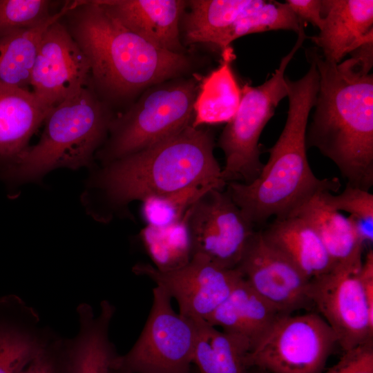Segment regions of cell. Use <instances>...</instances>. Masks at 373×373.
I'll list each match as a JSON object with an SVG mask.
<instances>
[{
	"label": "cell",
	"mask_w": 373,
	"mask_h": 373,
	"mask_svg": "<svg viewBox=\"0 0 373 373\" xmlns=\"http://www.w3.org/2000/svg\"><path fill=\"white\" fill-rule=\"evenodd\" d=\"M322 4L323 26L310 39L326 59L340 63L373 39L372 0H322Z\"/></svg>",
	"instance_id": "18"
},
{
	"label": "cell",
	"mask_w": 373,
	"mask_h": 373,
	"mask_svg": "<svg viewBox=\"0 0 373 373\" xmlns=\"http://www.w3.org/2000/svg\"><path fill=\"white\" fill-rule=\"evenodd\" d=\"M79 329L72 338H63V373H112L120 356L109 338V327L115 308L106 300L95 315L88 303L77 307Z\"/></svg>",
	"instance_id": "15"
},
{
	"label": "cell",
	"mask_w": 373,
	"mask_h": 373,
	"mask_svg": "<svg viewBox=\"0 0 373 373\" xmlns=\"http://www.w3.org/2000/svg\"><path fill=\"white\" fill-rule=\"evenodd\" d=\"M250 286L283 315L312 305L310 282L288 258L255 231L236 267Z\"/></svg>",
	"instance_id": "13"
},
{
	"label": "cell",
	"mask_w": 373,
	"mask_h": 373,
	"mask_svg": "<svg viewBox=\"0 0 373 373\" xmlns=\"http://www.w3.org/2000/svg\"><path fill=\"white\" fill-rule=\"evenodd\" d=\"M221 52L220 66L206 77H198L199 88L193 105V127L227 123L238 110L241 88L231 65L235 55L231 46Z\"/></svg>",
	"instance_id": "23"
},
{
	"label": "cell",
	"mask_w": 373,
	"mask_h": 373,
	"mask_svg": "<svg viewBox=\"0 0 373 373\" xmlns=\"http://www.w3.org/2000/svg\"><path fill=\"white\" fill-rule=\"evenodd\" d=\"M184 218L192 256H202L224 268L237 267L255 225L227 191H208L187 210Z\"/></svg>",
	"instance_id": "10"
},
{
	"label": "cell",
	"mask_w": 373,
	"mask_h": 373,
	"mask_svg": "<svg viewBox=\"0 0 373 373\" xmlns=\"http://www.w3.org/2000/svg\"><path fill=\"white\" fill-rule=\"evenodd\" d=\"M114 117L88 84L50 111L38 142L2 180L17 186L41 180L57 169L92 167Z\"/></svg>",
	"instance_id": "5"
},
{
	"label": "cell",
	"mask_w": 373,
	"mask_h": 373,
	"mask_svg": "<svg viewBox=\"0 0 373 373\" xmlns=\"http://www.w3.org/2000/svg\"><path fill=\"white\" fill-rule=\"evenodd\" d=\"M296 44L272 75L257 86L245 84L241 88L238 110L227 123L218 140L225 157L222 178L227 184H249L260 175L264 164L260 160L259 139L279 102L287 96L285 72L307 35L304 26L297 32Z\"/></svg>",
	"instance_id": "7"
},
{
	"label": "cell",
	"mask_w": 373,
	"mask_h": 373,
	"mask_svg": "<svg viewBox=\"0 0 373 373\" xmlns=\"http://www.w3.org/2000/svg\"><path fill=\"white\" fill-rule=\"evenodd\" d=\"M207 128L187 126L150 147L111 162L95 171L83 195L97 220L129 203L144 202L195 187L223 189L226 183Z\"/></svg>",
	"instance_id": "2"
},
{
	"label": "cell",
	"mask_w": 373,
	"mask_h": 373,
	"mask_svg": "<svg viewBox=\"0 0 373 373\" xmlns=\"http://www.w3.org/2000/svg\"><path fill=\"white\" fill-rule=\"evenodd\" d=\"M300 79L285 76L289 108L284 128L267 151L269 160L253 182H231L227 192L255 226L271 217L284 218L319 192H336L341 184L337 178H317L307 156L306 131L319 86L315 63Z\"/></svg>",
	"instance_id": "4"
},
{
	"label": "cell",
	"mask_w": 373,
	"mask_h": 373,
	"mask_svg": "<svg viewBox=\"0 0 373 373\" xmlns=\"http://www.w3.org/2000/svg\"><path fill=\"white\" fill-rule=\"evenodd\" d=\"M133 271L164 289L177 301L179 314L191 320L206 319L243 278L237 268L222 267L200 255L171 271H162L147 263L135 265Z\"/></svg>",
	"instance_id": "12"
},
{
	"label": "cell",
	"mask_w": 373,
	"mask_h": 373,
	"mask_svg": "<svg viewBox=\"0 0 373 373\" xmlns=\"http://www.w3.org/2000/svg\"><path fill=\"white\" fill-rule=\"evenodd\" d=\"M292 12L303 22H309L321 29L323 24L322 0H287Z\"/></svg>",
	"instance_id": "34"
},
{
	"label": "cell",
	"mask_w": 373,
	"mask_h": 373,
	"mask_svg": "<svg viewBox=\"0 0 373 373\" xmlns=\"http://www.w3.org/2000/svg\"><path fill=\"white\" fill-rule=\"evenodd\" d=\"M120 358H121V356H120ZM112 373H133V372H131L127 370L126 369H125L124 367H123L122 366V365H121V362H120V359H119V363L114 368Z\"/></svg>",
	"instance_id": "35"
},
{
	"label": "cell",
	"mask_w": 373,
	"mask_h": 373,
	"mask_svg": "<svg viewBox=\"0 0 373 373\" xmlns=\"http://www.w3.org/2000/svg\"><path fill=\"white\" fill-rule=\"evenodd\" d=\"M248 373H269V372L256 367H251L249 369Z\"/></svg>",
	"instance_id": "36"
},
{
	"label": "cell",
	"mask_w": 373,
	"mask_h": 373,
	"mask_svg": "<svg viewBox=\"0 0 373 373\" xmlns=\"http://www.w3.org/2000/svg\"><path fill=\"white\" fill-rule=\"evenodd\" d=\"M198 77L157 84L113 119L95 157L102 165L159 143L193 124Z\"/></svg>",
	"instance_id": "6"
},
{
	"label": "cell",
	"mask_w": 373,
	"mask_h": 373,
	"mask_svg": "<svg viewBox=\"0 0 373 373\" xmlns=\"http://www.w3.org/2000/svg\"><path fill=\"white\" fill-rule=\"evenodd\" d=\"M323 373H373V339L346 352Z\"/></svg>",
	"instance_id": "32"
},
{
	"label": "cell",
	"mask_w": 373,
	"mask_h": 373,
	"mask_svg": "<svg viewBox=\"0 0 373 373\" xmlns=\"http://www.w3.org/2000/svg\"><path fill=\"white\" fill-rule=\"evenodd\" d=\"M261 231L264 239L309 280L329 272L335 266L316 232L299 216L274 218Z\"/></svg>",
	"instance_id": "22"
},
{
	"label": "cell",
	"mask_w": 373,
	"mask_h": 373,
	"mask_svg": "<svg viewBox=\"0 0 373 373\" xmlns=\"http://www.w3.org/2000/svg\"><path fill=\"white\" fill-rule=\"evenodd\" d=\"M336 344L319 314L283 315L251 348L248 363L269 373H323Z\"/></svg>",
	"instance_id": "8"
},
{
	"label": "cell",
	"mask_w": 373,
	"mask_h": 373,
	"mask_svg": "<svg viewBox=\"0 0 373 373\" xmlns=\"http://www.w3.org/2000/svg\"><path fill=\"white\" fill-rule=\"evenodd\" d=\"M71 6L72 1H65L64 6L46 23L0 37V82L29 89L32 67L44 32Z\"/></svg>",
	"instance_id": "25"
},
{
	"label": "cell",
	"mask_w": 373,
	"mask_h": 373,
	"mask_svg": "<svg viewBox=\"0 0 373 373\" xmlns=\"http://www.w3.org/2000/svg\"><path fill=\"white\" fill-rule=\"evenodd\" d=\"M321 193L314 194L288 216H299L310 224L335 266L360 268L364 243L349 217L329 206Z\"/></svg>",
	"instance_id": "21"
},
{
	"label": "cell",
	"mask_w": 373,
	"mask_h": 373,
	"mask_svg": "<svg viewBox=\"0 0 373 373\" xmlns=\"http://www.w3.org/2000/svg\"><path fill=\"white\" fill-rule=\"evenodd\" d=\"M304 25L287 3L255 0L215 41L221 52L236 39L269 30H293L296 33Z\"/></svg>",
	"instance_id": "27"
},
{
	"label": "cell",
	"mask_w": 373,
	"mask_h": 373,
	"mask_svg": "<svg viewBox=\"0 0 373 373\" xmlns=\"http://www.w3.org/2000/svg\"><path fill=\"white\" fill-rule=\"evenodd\" d=\"M61 343L62 338L56 336L21 373H63Z\"/></svg>",
	"instance_id": "33"
},
{
	"label": "cell",
	"mask_w": 373,
	"mask_h": 373,
	"mask_svg": "<svg viewBox=\"0 0 373 373\" xmlns=\"http://www.w3.org/2000/svg\"><path fill=\"white\" fill-rule=\"evenodd\" d=\"M194 321L193 365L198 373H248L251 345L247 341L220 331L204 319Z\"/></svg>",
	"instance_id": "24"
},
{
	"label": "cell",
	"mask_w": 373,
	"mask_h": 373,
	"mask_svg": "<svg viewBox=\"0 0 373 373\" xmlns=\"http://www.w3.org/2000/svg\"><path fill=\"white\" fill-rule=\"evenodd\" d=\"M52 108L30 89L0 82V180L18 165Z\"/></svg>",
	"instance_id": "16"
},
{
	"label": "cell",
	"mask_w": 373,
	"mask_h": 373,
	"mask_svg": "<svg viewBox=\"0 0 373 373\" xmlns=\"http://www.w3.org/2000/svg\"><path fill=\"white\" fill-rule=\"evenodd\" d=\"M195 338V321L177 314L171 298L156 286L144 327L131 349L121 355V365L133 373H193Z\"/></svg>",
	"instance_id": "9"
},
{
	"label": "cell",
	"mask_w": 373,
	"mask_h": 373,
	"mask_svg": "<svg viewBox=\"0 0 373 373\" xmlns=\"http://www.w3.org/2000/svg\"><path fill=\"white\" fill-rule=\"evenodd\" d=\"M360 269L336 265L310 282L312 303L335 333L343 352L373 339V314L369 310Z\"/></svg>",
	"instance_id": "11"
},
{
	"label": "cell",
	"mask_w": 373,
	"mask_h": 373,
	"mask_svg": "<svg viewBox=\"0 0 373 373\" xmlns=\"http://www.w3.org/2000/svg\"><path fill=\"white\" fill-rule=\"evenodd\" d=\"M124 26L156 46L182 53L179 22L182 0H97Z\"/></svg>",
	"instance_id": "19"
},
{
	"label": "cell",
	"mask_w": 373,
	"mask_h": 373,
	"mask_svg": "<svg viewBox=\"0 0 373 373\" xmlns=\"http://www.w3.org/2000/svg\"><path fill=\"white\" fill-rule=\"evenodd\" d=\"M281 316L243 277L204 320L226 333L245 340L251 350Z\"/></svg>",
	"instance_id": "20"
},
{
	"label": "cell",
	"mask_w": 373,
	"mask_h": 373,
	"mask_svg": "<svg viewBox=\"0 0 373 373\" xmlns=\"http://www.w3.org/2000/svg\"><path fill=\"white\" fill-rule=\"evenodd\" d=\"M212 189L215 188H191L170 195L145 200L142 207L147 225L165 227L179 222L192 204Z\"/></svg>",
	"instance_id": "31"
},
{
	"label": "cell",
	"mask_w": 373,
	"mask_h": 373,
	"mask_svg": "<svg viewBox=\"0 0 373 373\" xmlns=\"http://www.w3.org/2000/svg\"><path fill=\"white\" fill-rule=\"evenodd\" d=\"M255 0H192L184 19L188 44L213 45Z\"/></svg>",
	"instance_id": "26"
},
{
	"label": "cell",
	"mask_w": 373,
	"mask_h": 373,
	"mask_svg": "<svg viewBox=\"0 0 373 373\" xmlns=\"http://www.w3.org/2000/svg\"><path fill=\"white\" fill-rule=\"evenodd\" d=\"M55 1L0 0V37L37 27L48 21Z\"/></svg>",
	"instance_id": "30"
},
{
	"label": "cell",
	"mask_w": 373,
	"mask_h": 373,
	"mask_svg": "<svg viewBox=\"0 0 373 373\" xmlns=\"http://www.w3.org/2000/svg\"><path fill=\"white\" fill-rule=\"evenodd\" d=\"M322 198L334 209L344 211L350 216L349 218L354 224L363 243L373 241V195L369 191L346 186L342 193L333 195L329 191H323Z\"/></svg>",
	"instance_id": "29"
},
{
	"label": "cell",
	"mask_w": 373,
	"mask_h": 373,
	"mask_svg": "<svg viewBox=\"0 0 373 373\" xmlns=\"http://www.w3.org/2000/svg\"><path fill=\"white\" fill-rule=\"evenodd\" d=\"M341 63L326 59L309 48L319 75L306 146L316 148L332 160L347 185L370 191L373 186V45L354 50Z\"/></svg>",
	"instance_id": "1"
},
{
	"label": "cell",
	"mask_w": 373,
	"mask_h": 373,
	"mask_svg": "<svg viewBox=\"0 0 373 373\" xmlns=\"http://www.w3.org/2000/svg\"><path fill=\"white\" fill-rule=\"evenodd\" d=\"M142 240L154 267L160 271L181 267L192 258L184 216L179 222L169 227L147 225L142 231Z\"/></svg>",
	"instance_id": "28"
},
{
	"label": "cell",
	"mask_w": 373,
	"mask_h": 373,
	"mask_svg": "<svg viewBox=\"0 0 373 373\" xmlns=\"http://www.w3.org/2000/svg\"><path fill=\"white\" fill-rule=\"evenodd\" d=\"M60 19L41 37L30 84L31 91L51 108L87 86L89 81L87 59Z\"/></svg>",
	"instance_id": "14"
},
{
	"label": "cell",
	"mask_w": 373,
	"mask_h": 373,
	"mask_svg": "<svg viewBox=\"0 0 373 373\" xmlns=\"http://www.w3.org/2000/svg\"><path fill=\"white\" fill-rule=\"evenodd\" d=\"M60 20L87 59L89 86L111 108L189 66L183 53L160 48L133 32L97 0L73 1Z\"/></svg>",
	"instance_id": "3"
},
{
	"label": "cell",
	"mask_w": 373,
	"mask_h": 373,
	"mask_svg": "<svg viewBox=\"0 0 373 373\" xmlns=\"http://www.w3.org/2000/svg\"><path fill=\"white\" fill-rule=\"evenodd\" d=\"M55 336L21 298H0V373H21Z\"/></svg>",
	"instance_id": "17"
}]
</instances>
